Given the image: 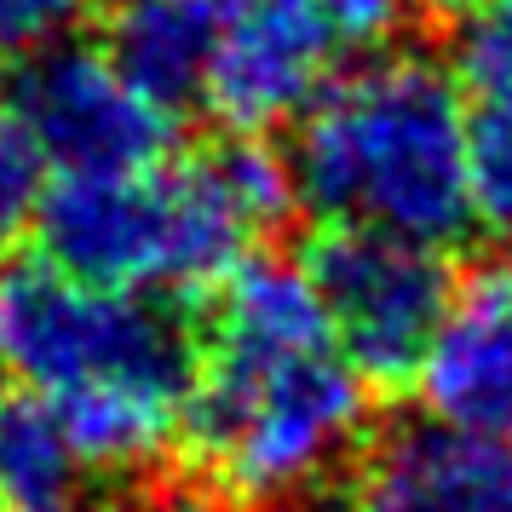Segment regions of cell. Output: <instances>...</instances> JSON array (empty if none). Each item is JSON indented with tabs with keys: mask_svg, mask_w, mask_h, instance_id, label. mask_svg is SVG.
Wrapping results in <instances>:
<instances>
[{
	"mask_svg": "<svg viewBox=\"0 0 512 512\" xmlns=\"http://www.w3.org/2000/svg\"><path fill=\"white\" fill-rule=\"evenodd\" d=\"M369 426V380L351 369L323 300L294 259L254 254L213 288L208 346L190 363L179 438L219 495L271 507L323 484Z\"/></svg>",
	"mask_w": 512,
	"mask_h": 512,
	"instance_id": "cell-1",
	"label": "cell"
},
{
	"mask_svg": "<svg viewBox=\"0 0 512 512\" xmlns=\"http://www.w3.org/2000/svg\"><path fill=\"white\" fill-rule=\"evenodd\" d=\"M415 392L432 426L512 443V259L455 277L415 363Z\"/></svg>",
	"mask_w": 512,
	"mask_h": 512,
	"instance_id": "cell-8",
	"label": "cell"
},
{
	"mask_svg": "<svg viewBox=\"0 0 512 512\" xmlns=\"http://www.w3.org/2000/svg\"><path fill=\"white\" fill-rule=\"evenodd\" d=\"M104 512H116V507H104Z\"/></svg>",
	"mask_w": 512,
	"mask_h": 512,
	"instance_id": "cell-19",
	"label": "cell"
},
{
	"mask_svg": "<svg viewBox=\"0 0 512 512\" xmlns=\"http://www.w3.org/2000/svg\"><path fill=\"white\" fill-rule=\"evenodd\" d=\"M12 110L24 116L41 162L58 167V179L150 173L173 150V110L144 98L104 52L81 41L24 58Z\"/></svg>",
	"mask_w": 512,
	"mask_h": 512,
	"instance_id": "cell-6",
	"label": "cell"
},
{
	"mask_svg": "<svg viewBox=\"0 0 512 512\" xmlns=\"http://www.w3.org/2000/svg\"><path fill=\"white\" fill-rule=\"evenodd\" d=\"M190 340L156 294L93 288L47 259L0 265V374L41 397L81 466L139 472L179 438Z\"/></svg>",
	"mask_w": 512,
	"mask_h": 512,
	"instance_id": "cell-2",
	"label": "cell"
},
{
	"mask_svg": "<svg viewBox=\"0 0 512 512\" xmlns=\"http://www.w3.org/2000/svg\"><path fill=\"white\" fill-rule=\"evenodd\" d=\"M294 202L288 156L231 133L173 167L58 179L41 196L35 242L52 271L93 288H219L248 259V242L277 231Z\"/></svg>",
	"mask_w": 512,
	"mask_h": 512,
	"instance_id": "cell-3",
	"label": "cell"
},
{
	"mask_svg": "<svg viewBox=\"0 0 512 512\" xmlns=\"http://www.w3.org/2000/svg\"><path fill=\"white\" fill-rule=\"evenodd\" d=\"M81 455L41 397L0 392V512H75Z\"/></svg>",
	"mask_w": 512,
	"mask_h": 512,
	"instance_id": "cell-11",
	"label": "cell"
},
{
	"mask_svg": "<svg viewBox=\"0 0 512 512\" xmlns=\"http://www.w3.org/2000/svg\"><path fill=\"white\" fill-rule=\"evenodd\" d=\"M334 29L311 0H219L202 104L236 139H265L328 87Z\"/></svg>",
	"mask_w": 512,
	"mask_h": 512,
	"instance_id": "cell-7",
	"label": "cell"
},
{
	"mask_svg": "<svg viewBox=\"0 0 512 512\" xmlns=\"http://www.w3.org/2000/svg\"><path fill=\"white\" fill-rule=\"evenodd\" d=\"M328 512H512V443L403 426L363 455Z\"/></svg>",
	"mask_w": 512,
	"mask_h": 512,
	"instance_id": "cell-9",
	"label": "cell"
},
{
	"mask_svg": "<svg viewBox=\"0 0 512 512\" xmlns=\"http://www.w3.org/2000/svg\"><path fill=\"white\" fill-rule=\"evenodd\" d=\"M466 219L512 242V116L478 110L466 121Z\"/></svg>",
	"mask_w": 512,
	"mask_h": 512,
	"instance_id": "cell-12",
	"label": "cell"
},
{
	"mask_svg": "<svg viewBox=\"0 0 512 512\" xmlns=\"http://www.w3.org/2000/svg\"><path fill=\"white\" fill-rule=\"evenodd\" d=\"M455 81L466 98H478V110H501L512 116V18L501 12H478L466 18L455 35Z\"/></svg>",
	"mask_w": 512,
	"mask_h": 512,
	"instance_id": "cell-13",
	"label": "cell"
},
{
	"mask_svg": "<svg viewBox=\"0 0 512 512\" xmlns=\"http://www.w3.org/2000/svg\"><path fill=\"white\" fill-rule=\"evenodd\" d=\"M489 12H501V18H512V0H489Z\"/></svg>",
	"mask_w": 512,
	"mask_h": 512,
	"instance_id": "cell-18",
	"label": "cell"
},
{
	"mask_svg": "<svg viewBox=\"0 0 512 512\" xmlns=\"http://www.w3.org/2000/svg\"><path fill=\"white\" fill-rule=\"evenodd\" d=\"M466 93L426 52H374L311 98L294 196L328 225L455 242L466 219Z\"/></svg>",
	"mask_w": 512,
	"mask_h": 512,
	"instance_id": "cell-4",
	"label": "cell"
},
{
	"mask_svg": "<svg viewBox=\"0 0 512 512\" xmlns=\"http://www.w3.org/2000/svg\"><path fill=\"white\" fill-rule=\"evenodd\" d=\"M47 196V162L29 139L12 98H0V248H12L24 231H35V213Z\"/></svg>",
	"mask_w": 512,
	"mask_h": 512,
	"instance_id": "cell-14",
	"label": "cell"
},
{
	"mask_svg": "<svg viewBox=\"0 0 512 512\" xmlns=\"http://www.w3.org/2000/svg\"><path fill=\"white\" fill-rule=\"evenodd\" d=\"M104 0H0V58L64 47Z\"/></svg>",
	"mask_w": 512,
	"mask_h": 512,
	"instance_id": "cell-15",
	"label": "cell"
},
{
	"mask_svg": "<svg viewBox=\"0 0 512 512\" xmlns=\"http://www.w3.org/2000/svg\"><path fill=\"white\" fill-rule=\"evenodd\" d=\"M311 6L323 12L334 41H351V47H380L409 18V0H311Z\"/></svg>",
	"mask_w": 512,
	"mask_h": 512,
	"instance_id": "cell-16",
	"label": "cell"
},
{
	"mask_svg": "<svg viewBox=\"0 0 512 512\" xmlns=\"http://www.w3.org/2000/svg\"><path fill=\"white\" fill-rule=\"evenodd\" d=\"M305 277L323 300L340 357L369 386L415 380L420 351L455 288L432 242L363 231V225H328L305 254Z\"/></svg>",
	"mask_w": 512,
	"mask_h": 512,
	"instance_id": "cell-5",
	"label": "cell"
},
{
	"mask_svg": "<svg viewBox=\"0 0 512 512\" xmlns=\"http://www.w3.org/2000/svg\"><path fill=\"white\" fill-rule=\"evenodd\" d=\"M144 512H213V507H202V501H190V495H162V501H150Z\"/></svg>",
	"mask_w": 512,
	"mask_h": 512,
	"instance_id": "cell-17",
	"label": "cell"
},
{
	"mask_svg": "<svg viewBox=\"0 0 512 512\" xmlns=\"http://www.w3.org/2000/svg\"><path fill=\"white\" fill-rule=\"evenodd\" d=\"M219 35V0H110L104 6V58L162 110L202 98Z\"/></svg>",
	"mask_w": 512,
	"mask_h": 512,
	"instance_id": "cell-10",
	"label": "cell"
}]
</instances>
